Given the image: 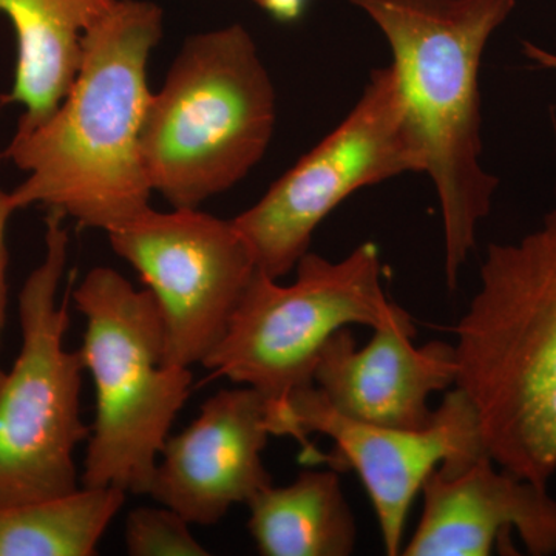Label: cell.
<instances>
[{
	"label": "cell",
	"instance_id": "ac0fdd59",
	"mask_svg": "<svg viewBox=\"0 0 556 556\" xmlns=\"http://www.w3.org/2000/svg\"><path fill=\"white\" fill-rule=\"evenodd\" d=\"M17 207L14 206L11 192L0 188V339L5 327L7 299H9V285H7V269H9V249H7V229ZM5 378V371L0 368V382Z\"/></svg>",
	"mask_w": 556,
	"mask_h": 556
},
{
	"label": "cell",
	"instance_id": "d6986e66",
	"mask_svg": "<svg viewBox=\"0 0 556 556\" xmlns=\"http://www.w3.org/2000/svg\"><path fill=\"white\" fill-rule=\"evenodd\" d=\"M274 20L280 22H294L300 20L306 9L308 0H254Z\"/></svg>",
	"mask_w": 556,
	"mask_h": 556
},
{
	"label": "cell",
	"instance_id": "ba28073f",
	"mask_svg": "<svg viewBox=\"0 0 556 556\" xmlns=\"http://www.w3.org/2000/svg\"><path fill=\"white\" fill-rule=\"evenodd\" d=\"M426 166L396 70L378 68L346 118L232 223L257 268L278 280L309 252L318 225L348 197L399 175L426 174Z\"/></svg>",
	"mask_w": 556,
	"mask_h": 556
},
{
	"label": "cell",
	"instance_id": "7c38bea8",
	"mask_svg": "<svg viewBox=\"0 0 556 556\" xmlns=\"http://www.w3.org/2000/svg\"><path fill=\"white\" fill-rule=\"evenodd\" d=\"M372 331L367 345L357 348L351 329H339L318 354L314 386L336 412L358 422L430 426L431 394L455 387V345L431 340L415 346L416 328L405 309Z\"/></svg>",
	"mask_w": 556,
	"mask_h": 556
},
{
	"label": "cell",
	"instance_id": "5b68a950",
	"mask_svg": "<svg viewBox=\"0 0 556 556\" xmlns=\"http://www.w3.org/2000/svg\"><path fill=\"white\" fill-rule=\"evenodd\" d=\"M86 318L80 354L97 413L80 484L148 495L161 448L188 401L190 368L164 364V328L148 288L98 266L73 292Z\"/></svg>",
	"mask_w": 556,
	"mask_h": 556
},
{
	"label": "cell",
	"instance_id": "2e32d148",
	"mask_svg": "<svg viewBox=\"0 0 556 556\" xmlns=\"http://www.w3.org/2000/svg\"><path fill=\"white\" fill-rule=\"evenodd\" d=\"M126 501L115 486L0 507V556H93Z\"/></svg>",
	"mask_w": 556,
	"mask_h": 556
},
{
	"label": "cell",
	"instance_id": "5bb4252c",
	"mask_svg": "<svg viewBox=\"0 0 556 556\" xmlns=\"http://www.w3.org/2000/svg\"><path fill=\"white\" fill-rule=\"evenodd\" d=\"M116 0H0V14L16 33L13 87L3 104L24 108L17 127L49 118L78 76L84 38Z\"/></svg>",
	"mask_w": 556,
	"mask_h": 556
},
{
	"label": "cell",
	"instance_id": "ffe728a7",
	"mask_svg": "<svg viewBox=\"0 0 556 556\" xmlns=\"http://www.w3.org/2000/svg\"><path fill=\"white\" fill-rule=\"evenodd\" d=\"M525 54L529 60L538 62L543 67L556 70V54L540 49L535 43L525 42Z\"/></svg>",
	"mask_w": 556,
	"mask_h": 556
},
{
	"label": "cell",
	"instance_id": "8992f818",
	"mask_svg": "<svg viewBox=\"0 0 556 556\" xmlns=\"http://www.w3.org/2000/svg\"><path fill=\"white\" fill-rule=\"evenodd\" d=\"M64 215L49 211L46 252L20 292V356L0 382V507L76 492L75 452L89 441L80 419V350H65V302L58 294L68 257Z\"/></svg>",
	"mask_w": 556,
	"mask_h": 556
},
{
	"label": "cell",
	"instance_id": "8fae6325",
	"mask_svg": "<svg viewBox=\"0 0 556 556\" xmlns=\"http://www.w3.org/2000/svg\"><path fill=\"white\" fill-rule=\"evenodd\" d=\"M266 399L254 388L222 390L181 433L167 437L148 495L190 526H215L236 504L273 485L263 463L270 437Z\"/></svg>",
	"mask_w": 556,
	"mask_h": 556
},
{
	"label": "cell",
	"instance_id": "9a60e30c",
	"mask_svg": "<svg viewBox=\"0 0 556 556\" xmlns=\"http://www.w3.org/2000/svg\"><path fill=\"white\" fill-rule=\"evenodd\" d=\"M248 507L260 555L348 556L356 547V519L336 470L303 471L292 484L269 485Z\"/></svg>",
	"mask_w": 556,
	"mask_h": 556
},
{
	"label": "cell",
	"instance_id": "7a4b0ae2",
	"mask_svg": "<svg viewBox=\"0 0 556 556\" xmlns=\"http://www.w3.org/2000/svg\"><path fill=\"white\" fill-rule=\"evenodd\" d=\"M457 390L486 455L547 486L556 471V208L514 243L490 244L457 321Z\"/></svg>",
	"mask_w": 556,
	"mask_h": 556
},
{
	"label": "cell",
	"instance_id": "30bf717a",
	"mask_svg": "<svg viewBox=\"0 0 556 556\" xmlns=\"http://www.w3.org/2000/svg\"><path fill=\"white\" fill-rule=\"evenodd\" d=\"M270 437H289L306 444L309 434L331 439L329 463L353 468L367 490L378 517L383 548L402 555L405 526L417 493L437 468L459 471L485 455L475 409L463 391L453 388L434 409L430 426L379 427L340 415L314 383L266 405Z\"/></svg>",
	"mask_w": 556,
	"mask_h": 556
},
{
	"label": "cell",
	"instance_id": "6da1fadb",
	"mask_svg": "<svg viewBox=\"0 0 556 556\" xmlns=\"http://www.w3.org/2000/svg\"><path fill=\"white\" fill-rule=\"evenodd\" d=\"M163 11L149 0H116L84 38L83 62L49 118L17 127L5 155L27 178L14 206H43L105 232L150 207L141 130L152 91L150 54Z\"/></svg>",
	"mask_w": 556,
	"mask_h": 556
},
{
	"label": "cell",
	"instance_id": "4fadbf2b",
	"mask_svg": "<svg viewBox=\"0 0 556 556\" xmlns=\"http://www.w3.org/2000/svg\"><path fill=\"white\" fill-rule=\"evenodd\" d=\"M422 515L407 556H489L518 532L527 552L556 554V500L482 455L459 471L437 468L422 489Z\"/></svg>",
	"mask_w": 556,
	"mask_h": 556
},
{
	"label": "cell",
	"instance_id": "277c9868",
	"mask_svg": "<svg viewBox=\"0 0 556 556\" xmlns=\"http://www.w3.org/2000/svg\"><path fill=\"white\" fill-rule=\"evenodd\" d=\"M276 119V90L251 33L236 24L192 36L146 112L150 188L172 207H199L257 166Z\"/></svg>",
	"mask_w": 556,
	"mask_h": 556
},
{
	"label": "cell",
	"instance_id": "9c48e42d",
	"mask_svg": "<svg viewBox=\"0 0 556 556\" xmlns=\"http://www.w3.org/2000/svg\"><path fill=\"white\" fill-rule=\"evenodd\" d=\"M108 236L115 254L137 270L155 298L164 364H203L257 270L232 219L199 207L160 212L150 206Z\"/></svg>",
	"mask_w": 556,
	"mask_h": 556
},
{
	"label": "cell",
	"instance_id": "e0dca14e",
	"mask_svg": "<svg viewBox=\"0 0 556 556\" xmlns=\"http://www.w3.org/2000/svg\"><path fill=\"white\" fill-rule=\"evenodd\" d=\"M127 554L131 556H207L178 511L163 507H138L127 515Z\"/></svg>",
	"mask_w": 556,
	"mask_h": 556
},
{
	"label": "cell",
	"instance_id": "52a82bcc",
	"mask_svg": "<svg viewBox=\"0 0 556 556\" xmlns=\"http://www.w3.org/2000/svg\"><path fill=\"white\" fill-rule=\"evenodd\" d=\"M294 283L255 270L225 336L203 367L257 390L268 404L313 383L321 348L339 329L387 325L401 306L387 298L379 249L371 241L331 262L306 252Z\"/></svg>",
	"mask_w": 556,
	"mask_h": 556
},
{
	"label": "cell",
	"instance_id": "3957f363",
	"mask_svg": "<svg viewBox=\"0 0 556 556\" xmlns=\"http://www.w3.org/2000/svg\"><path fill=\"white\" fill-rule=\"evenodd\" d=\"M346 2L375 21L393 51L391 65L426 146V174L441 206L445 278L455 289L497 189L481 163L479 70L490 36L517 0Z\"/></svg>",
	"mask_w": 556,
	"mask_h": 556
}]
</instances>
